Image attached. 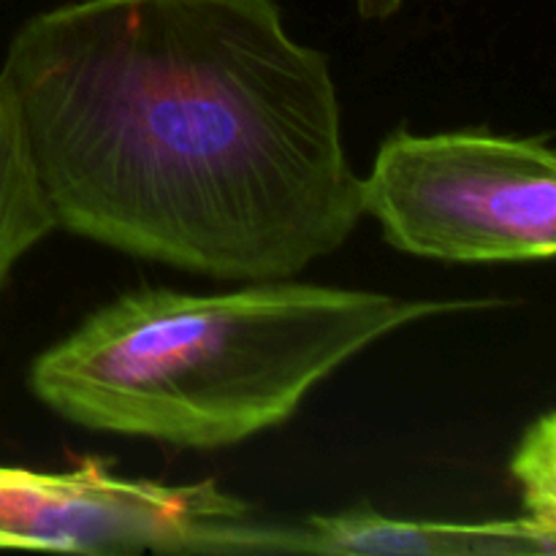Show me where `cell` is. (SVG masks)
Wrapping results in <instances>:
<instances>
[{"label": "cell", "mask_w": 556, "mask_h": 556, "mask_svg": "<svg viewBox=\"0 0 556 556\" xmlns=\"http://www.w3.org/2000/svg\"><path fill=\"white\" fill-rule=\"evenodd\" d=\"M0 74L58 228L212 280H288L362 220L324 52L277 0H76Z\"/></svg>", "instance_id": "6da1fadb"}, {"label": "cell", "mask_w": 556, "mask_h": 556, "mask_svg": "<svg viewBox=\"0 0 556 556\" xmlns=\"http://www.w3.org/2000/svg\"><path fill=\"white\" fill-rule=\"evenodd\" d=\"M503 299H400L296 280L237 291L139 288L87 315L27 372L90 432L220 451L286 424L331 372L405 326Z\"/></svg>", "instance_id": "7a4b0ae2"}, {"label": "cell", "mask_w": 556, "mask_h": 556, "mask_svg": "<svg viewBox=\"0 0 556 556\" xmlns=\"http://www.w3.org/2000/svg\"><path fill=\"white\" fill-rule=\"evenodd\" d=\"M362 210L394 250L451 264L556 253V155L546 139L396 130L362 177Z\"/></svg>", "instance_id": "3957f363"}, {"label": "cell", "mask_w": 556, "mask_h": 556, "mask_svg": "<svg viewBox=\"0 0 556 556\" xmlns=\"http://www.w3.org/2000/svg\"><path fill=\"white\" fill-rule=\"evenodd\" d=\"M0 548L65 554H299L296 525H269L217 481L123 478L109 462L65 472L0 465Z\"/></svg>", "instance_id": "277c9868"}, {"label": "cell", "mask_w": 556, "mask_h": 556, "mask_svg": "<svg viewBox=\"0 0 556 556\" xmlns=\"http://www.w3.org/2000/svg\"><path fill=\"white\" fill-rule=\"evenodd\" d=\"M299 554L554 556L556 530L530 516L478 525L389 519L364 505L304 519L299 525Z\"/></svg>", "instance_id": "5b68a950"}, {"label": "cell", "mask_w": 556, "mask_h": 556, "mask_svg": "<svg viewBox=\"0 0 556 556\" xmlns=\"http://www.w3.org/2000/svg\"><path fill=\"white\" fill-rule=\"evenodd\" d=\"M52 231H58V220L38 177L25 117L0 74V291L22 255Z\"/></svg>", "instance_id": "8992f818"}, {"label": "cell", "mask_w": 556, "mask_h": 556, "mask_svg": "<svg viewBox=\"0 0 556 556\" xmlns=\"http://www.w3.org/2000/svg\"><path fill=\"white\" fill-rule=\"evenodd\" d=\"M510 476L519 483L525 516L556 530V416L552 410L527 427L510 459Z\"/></svg>", "instance_id": "52a82bcc"}, {"label": "cell", "mask_w": 556, "mask_h": 556, "mask_svg": "<svg viewBox=\"0 0 556 556\" xmlns=\"http://www.w3.org/2000/svg\"><path fill=\"white\" fill-rule=\"evenodd\" d=\"M358 5V14H362V20H389V16H394L396 11H400L402 0H356Z\"/></svg>", "instance_id": "ba28073f"}]
</instances>
